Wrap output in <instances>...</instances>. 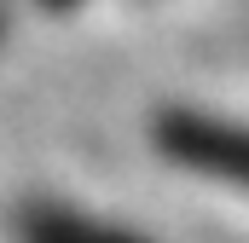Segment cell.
Wrapping results in <instances>:
<instances>
[{"mask_svg": "<svg viewBox=\"0 0 249 243\" xmlns=\"http://www.w3.org/2000/svg\"><path fill=\"white\" fill-rule=\"evenodd\" d=\"M151 139L174 168H191L203 180L249 191V122L203 116V110H162Z\"/></svg>", "mask_w": 249, "mask_h": 243, "instance_id": "6da1fadb", "label": "cell"}, {"mask_svg": "<svg viewBox=\"0 0 249 243\" xmlns=\"http://www.w3.org/2000/svg\"><path fill=\"white\" fill-rule=\"evenodd\" d=\"M12 232H18V243H151L139 232H127V226H110V220L64 208V203H29V208H18Z\"/></svg>", "mask_w": 249, "mask_h": 243, "instance_id": "7a4b0ae2", "label": "cell"}, {"mask_svg": "<svg viewBox=\"0 0 249 243\" xmlns=\"http://www.w3.org/2000/svg\"><path fill=\"white\" fill-rule=\"evenodd\" d=\"M41 6H53V12H64V6H75V0H41Z\"/></svg>", "mask_w": 249, "mask_h": 243, "instance_id": "3957f363", "label": "cell"}]
</instances>
